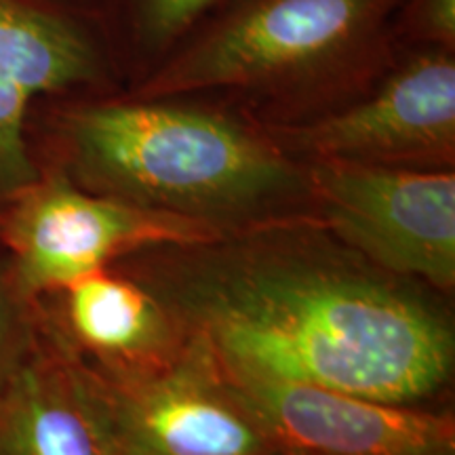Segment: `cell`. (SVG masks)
Returning <instances> with one entry per match:
<instances>
[{
	"label": "cell",
	"instance_id": "6da1fadb",
	"mask_svg": "<svg viewBox=\"0 0 455 455\" xmlns=\"http://www.w3.org/2000/svg\"><path fill=\"white\" fill-rule=\"evenodd\" d=\"M188 341L228 373L422 405L453 373L445 312L312 215L127 255Z\"/></svg>",
	"mask_w": 455,
	"mask_h": 455
},
{
	"label": "cell",
	"instance_id": "7a4b0ae2",
	"mask_svg": "<svg viewBox=\"0 0 455 455\" xmlns=\"http://www.w3.org/2000/svg\"><path fill=\"white\" fill-rule=\"evenodd\" d=\"M28 140L36 167L84 190L221 232L312 215L306 164L261 123L186 98H49L34 108Z\"/></svg>",
	"mask_w": 455,
	"mask_h": 455
},
{
	"label": "cell",
	"instance_id": "3957f363",
	"mask_svg": "<svg viewBox=\"0 0 455 455\" xmlns=\"http://www.w3.org/2000/svg\"><path fill=\"white\" fill-rule=\"evenodd\" d=\"M407 0H228L131 98L295 93L369 81L396 51Z\"/></svg>",
	"mask_w": 455,
	"mask_h": 455
},
{
	"label": "cell",
	"instance_id": "277c9868",
	"mask_svg": "<svg viewBox=\"0 0 455 455\" xmlns=\"http://www.w3.org/2000/svg\"><path fill=\"white\" fill-rule=\"evenodd\" d=\"M221 235L184 215L89 192L49 167H38L32 184L0 203L3 264L30 299L141 249L195 244Z\"/></svg>",
	"mask_w": 455,
	"mask_h": 455
},
{
	"label": "cell",
	"instance_id": "5b68a950",
	"mask_svg": "<svg viewBox=\"0 0 455 455\" xmlns=\"http://www.w3.org/2000/svg\"><path fill=\"white\" fill-rule=\"evenodd\" d=\"M310 213L390 275L451 293L455 173L352 161H306Z\"/></svg>",
	"mask_w": 455,
	"mask_h": 455
},
{
	"label": "cell",
	"instance_id": "8992f818",
	"mask_svg": "<svg viewBox=\"0 0 455 455\" xmlns=\"http://www.w3.org/2000/svg\"><path fill=\"white\" fill-rule=\"evenodd\" d=\"M365 98L304 121L261 123L295 161L453 169L455 51L398 44Z\"/></svg>",
	"mask_w": 455,
	"mask_h": 455
},
{
	"label": "cell",
	"instance_id": "52a82bcc",
	"mask_svg": "<svg viewBox=\"0 0 455 455\" xmlns=\"http://www.w3.org/2000/svg\"><path fill=\"white\" fill-rule=\"evenodd\" d=\"M118 455H278L212 355L188 341L138 375L98 369Z\"/></svg>",
	"mask_w": 455,
	"mask_h": 455
},
{
	"label": "cell",
	"instance_id": "ba28073f",
	"mask_svg": "<svg viewBox=\"0 0 455 455\" xmlns=\"http://www.w3.org/2000/svg\"><path fill=\"white\" fill-rule=\"evenodd\" d=\"M114 55L93 15L0 0V203L38 178L28 123L43 100L104 89Z\"/></svg>",
	"mask_w": 455,
	"mask_h": 455
},
{
	"label": "cell",
	"instance_id": "9c48e42d",
	"mask_svg": "<svg viewBox=\"0 0 455 455\" xmlns=\"http://www.w3.org/2000/svg\"><path fill=\"white\" fill-rule=\"evenodd\" d=\"M224 375L278 455H455L451 413L315 384Z\"/></svg>",
	"mask_w": 455,
	"mask_h": 455
},
{
	"label": "cell",
	"instance_id": "30bf717a",
	"mask_svg": "<svg viewBox=\"0 0 455 455\" xmlns=\"http://www.w3.org/2000/svg\"><path fill=\"white\" fill-rule=\"evenodd\" d=\"M0 455H118L98 373L43 310L36 344L0 388Z\"/></svg>",
	"mask_w": 455,
	"mask_h": 455
},
{
	"label": "cell",
	"instance_id": "8fae6325",
	"mask_svg": "<svg viewBox=\"0 0 455 455\" xmlns=\"http://www.w3.org/2000/svg\"><path fill=\"white\" fill-rule=\"evenodd\" d=\"M44 318L83 361L104 375H138L169 365L186 339L144 284L100 268L38 299Z\"/></svg>",
	"mask_w": 455,
	"mask_h": 455
},
{
	"label": "cell",
	"instance_id": "7c38bea8",
	"mask_svg": "<svg viewBox=\"0 0 455 455\" xmlns=\"http://www.w3.org/2000/svg\"><path fill=\"white\" fill-rule=\"evenodd\" d=\"M112 3V20L98 21L110 51L124 43L129 53L152 70L228 0H110L104 7Z\"/></svg>",
	"mask_w": 455,
	"mask_h": 455
},
{
	"label": "cell",
	"instance_id": "4fadbf2b",
	"mask_svg": "<svg viewBox=\"0 0 455 455\" xmlns=\"http://www.w3.org/2000/svg\"><path fill=\"white\" fill-rule=\"evenodd\" d=\"M41 327L38 299L26 298L0 259V388L34 348Z\"/></svg>",
	"mask_w": 455,
	"mask_h": 455
},
{
	"label": "cell",
	"instance_id": "5bb4252c",
	"mask_svg": "<svg viewBox=\"0 0 455 455\" xmlns=\"http://www.w3.org/2000/svg\"><path fill=\"white\" fill-rule=\"evenodd\" d=\"M398 44L455 51V0H407L395 26Z\"/></svg>",
	"mask_w": 455,
	"mask_h": 455
},
{
	"label": "cell",
	"instance_id": "9a60e30c",
	"mask_svg": "<svg viewBox=\"0 0 455 455\" xmlns=\"http://www.w3.org/2000/svg\"><path fill=\"white\" fill-rule=\"evenodd\" d=\"M47 3L57 4V7L83 11V13L93 15L95 13V7H98L100 0H47Z\"/></svg>",
	"mask_w": 455,
	"mask_h": 455
}]
</instances>
